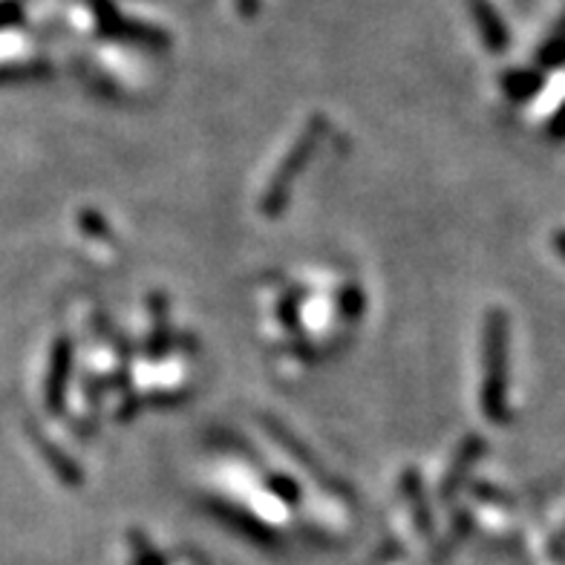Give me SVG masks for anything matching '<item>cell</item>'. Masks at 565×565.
<instances>
[{
	"label": "cell",
	"instance_id": "cell-1",
	"mask_svg": "<svg viewBox=\"0 0 565 565\" xmlns=\"http://www.w3.org/2000/svg\"><path fill=\"white\" fill-rule=\"evenodd\" d=\"M470 7H473V15L479 18L484 30V41L493 46V50H502L508 44V32H505V23L499 21L493 15V9L488 7V0H470Z\"/></svg>",
	"mask_w": 565,
	"mask_h": 565
}]
</instances>
